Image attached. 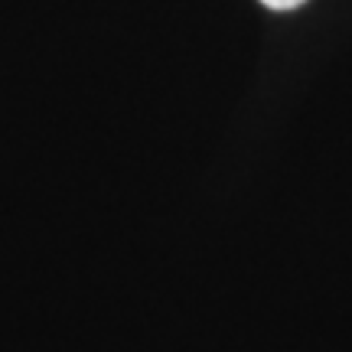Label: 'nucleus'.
<instances>
[{
	"label": "nucleus",
	"instance_id": "obj_1",
	"mask_svg": "<svg viewBox=\"0 0 352 352\" xmlns=\"http://www.w3.org/2000/svg\"><path fill=\"white\" fill-rule=\"evenodd\" d=\"M264 7H271V10H297L300 3H307V0H261Z\"/></svg>",
	"mask_w": 352,
	"mask_h": 352
}]
</instances>
